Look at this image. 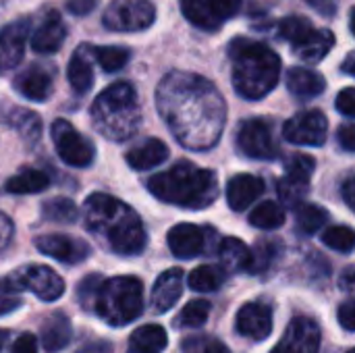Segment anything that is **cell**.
Instances as JSON below:
<instances>
[{
  "label": "cell",
  "mask_w": 355,
  "mask_h": 353,
  "mask_svg": "<svg viewBox=\"0 0 355 353\" xmlns=\"http://www.w3.org/2000/svg\"><path fill=\"white\" fill-rule=\"evenodd\" d=\"M52 85H54L52 73L46 67H37V64H31L29 69H25L15 77V89L23 98L33 102H44L46 98H50Z\"/></svg>",
  "instance_id": "cell-19"
},
{
  "label": "cell",
  "mask_w": 355,
  "mask_h": 353,
  "mask_svg": "<svg viewBox=\"0 0 355 353\" xmlns=\"http://www.w3.org/2000/svg\"><path fill=\"white\" fill-rule=\"evenodd\" d=\"M10 283L17 289H27L42 302H56L64 293V281L50 266L29 264L12 273Z\"/></svg>",
  "instance_id": "cell-9"
},
{
  "label": "cell",
  "mask_w": 355,
  "mask_h": 353,
  "mask_svg": "<svg viewBox=\"0 0 355 353\" xmlns=\"http://www.w3.org/2000/svg\"><path fill=\"white\" fill-rule=\"evenodd\" d=\"M156 19L150 0H112L104 12V27L110 31H144Z\"/></svg>",
  "instance_id": "cell-8"
},
{
  "label": "cell",
  "mask_w": 355,
  "mask_h": 353,
  "mask_svg": "<svg viewBox=\"0 0 355 353\" xmlns=\"http://www.w3.org/2000/svg\"><path fill=\"white\" fill-rule=\"evenodd\" d=\"M67 37V27L56 10H48L37 29L31 35V48L37 54H54L60 50Z\"/></svg>",
  "instance_id": "cell-17"
},
{
  "label": "cell",
  "mask_w": 355,
  "mask_h": 353,
  "mask_svg": "<svg viewBox=\"0 0 355 353\" xmlns=\"http://www.w3.org/2000/svg\"><path fill=\"white\" fill-rule=\"evenodd\" d=\"M29 33V21L19 19L0 29V73L21 64L25 54V42Z\"/></svg>",
  "instance_id": "cell-16"
},
{
  "label": "cell",
  "mask_w": 355,
  "mask_h": 353,
  "mask_svg": "<svg viewBox=\"0 0 355 353\" xmlns=\"http://www.w3.org/2000/svg\"><path fill=\"white\" fill-rule=\"evenodd\" d=\"M10 235H12V223L6 214L0 212V250L6 248V243L10 241Z\"/></svg>",
  "instance_id": "cell-51"
},
{
  "label": "cell",
  "mask_w": 355,
  "mask_h": 353,
  "mask_svg": "<svg viewBox=\"0 0 355 353\" xmlns=\"http://www.w3.org/2000/svg\"><path fill=\"white\" fill-rule=\"evenodd\" d=\"M239 150L256 160H272L279 156V148L272 139V129L264 119H248L237 131Z\"/></svg>",
  "instance_id": "cell-11"
},
{
  "label": "cell",
  "mask_w": 355,
  "mask_h": 353,
  "mask_svg": "<svg viewBox=\"0 0 355 353\" xmlns=\"http://www.w3.org/2000/svg\"><path fill=\"white\" fill-rule=\"evenodd\" d=\"M204 246H206V235L198 225L181 223L168 231V248L181 260L200 256L204 252Z\"/></svg>",
  "instance_id": "cell-18"
},
{
  "label": "cell",
  "mask_w": 355,
  "mask_h": 353,
  "mask_svg": "<svg viewBox=\"0 0 355 353\" xmlns=\"http://www.w3.org/2000/svg\"><path fill=\"white\" fill-rule=\"evenodd\" d=\"M233 60V85L245 100H260L268 96L281 77V58L262 42L237 37L229 46Z\"/></svg>",
  "instance_id": "cell-3"
},
{
  "label": "cell",
  "mask_w": 355,
  "mask_h": 353,
  "mask_svg": "<svg viewBox=\"0 0 355 353\" xmlns=\"http://www.w3.org/2000/svg\"><path fill=\"white\" fill-rule=\"evenodd\" d=\"M83 218L87 231L114 254L137 256L148 243L146 229L135 210L112 196L92 193L83 204Z\"/></svg>",
  "instance_id": "cell-2"
},
{
  "label": "cell",
  "mask_w": 355,
  "mask_h": 353,
  "mask_svg": "<svg viewBox=\"0 0 355 353\" xmlns=\"http://www.w3.org/2000/svg\"><path fill=\"white\" fill-rule=\"evenodd\" d=\"M183 270L181 268H171V270H164L156 283H154V289H152V308L154 312L158 314H164L168 312L181 298L183 293Z\"/></svg>",
  "instance_id": "cell-20"
},
{
  "label": "cell",
  "mask_w": 355,
  "mask_h": 353,
  "mask_svg": "<svg viewBox=\"0 0 355 353\" xmlns=\"http://www.w3.org/2000/svg\"><path fill=\"white\" fill-rule=\"evenodd\" d=\"M69 83L71 87L83 96L85 92H89L92 83H94V64H92V52L89 46H79L75 50V54L69 60Z\"/></svg>",
  "instance_id": "cell-24"
},
{
  "label": "cell",
  "mask_w": 355,
  "mask_h": 353,
  "mask_svg": "<svg viewBox=\"0 0 355 353\" xmlns=\"http://www.w3.org/2000/svg\"><path fill=\"white\" fill-rule=\"evenodd\" d=\"M79 353H110V345L106 343H96V345H87Z\"/></svg>",
  "instance_id": "cell-54"
},
{
  "label": "cell",
  "mask_w": 355,
  "mask_h": 353,
  "mask_svg": "<svg viewBox=\"0 0 355 353\" xmlns=\"http://www.w3.org/2000/svg\"><path fill=\"white\" fill-rule=\"evenodd\" d=\"M218 258H220V268L229 273L237 270H248L250 264V250L241 239L235 237H225L218 246Z\"/></svg>",
  "instance_id": "cell-28"
},
{
  "label": "cell",
  "mask_w": 355,
  "mask_h": 353,
  "mask_svg": "<svg viewBox=\"0 0 355 353\" xmlns=\"http://www.w3.org/2000/svg\"><path fill=\"white\" fill-rule=\"evenodd\" d=\"M10 353H37V339L31 333H23L15 343Z\"/></svg>",
  "instance_id": "cell-47"
},
{
  "label": "cell",
  "mask_w": 355,
  "mask_h": 353,
  "mask_svg": "<svg viewBox=\"0 0 355 353\" xmlns=\"http://www.w3.org/2000/svg\"><path fill=\"white\" fill-rule=\"evenodd\" d=\"M6 337H8V333H4V331H0V350H2V343L6 341Z\"/></svg>",
  "instance_id": "cell-56"
},
{
  "label": "cell",
  "mask_w": 355,
  "mask_h": 353,
  "mask_svg": "<svg viewBox=\"0 0 355 353\" xmlns=\"http://www.w3.org/2000/svg\"><path fill=\"white\" fill-rule=\"evenodd\" d=\"M316 169V162L312 156L306 154H297L287 162V173L285 177L279 181L277 191L279 198L285 206L295 208L300 206V202L308 196L310 191V177Z\"/></svg>",
  "instance_id": "cell-10"
},
{
  "label": "cell",
  "mask_w": 355,
  "mask_h": 353,
  "mask_svg": "<svg viewBox=\"0 0 355 353\" xmlns=\"http://www.w3.org/2000/svg\"><path fill=\"white\" fill-rule=\"evenodd\" d=\"M354 62H355V52H349V54L345 56V62H343V67H341V69H343L347 75H354L355 73Z\"/></svg>",
  "instance_id": "cell-55"
},
{
  "label": "cell",
  "mask_w": 355,
  "mask_h": 353,
  "mask_svg": "<svg viewBox=\"0 0 355 353\" xmlns=\"http://www.w3.org/2000/svg\"><path fill=\"white\" fill-rule=\"evenodd\" d=\"M283 223H285V210L277 202H262L250 214V225H254L256 229H262V231L279 229V227H283Z\"/></svg>",
  "instance_id": "cell-32"
},
{
  "label": "cell",
  "mask_w": 355,
  "mask_h": 353,
  "mask_svg": "<svg viewBox=\"0 0 355 353\" xmlns=\"http://www.w3.org/2000/svg\"><path fill=\"white\" fill-rule=\"evenodd\" d=\"M320 327L308 316H297L289 322L285 335L270 353H318Z\"/></svg>",
  "instance_id": "cell-13"
},
{
  "label": "cell",
  "mask_w": 355,
  "mask_h": 353,
  "mask_svg": "<svg viewBox=\"0 0 355 353\" xmlns=\"http://www.w3.org/2000/svg\"><path fill=\"white\" fill-rule=\"evenodd\" d=\"M129 353H148V352H137V350H131Z\"/></svg>",
  "instance_id": "cell-57"
},
{
  "label": "cell",
  "mask_w": 355,
  "mask_h": 353,
  "mask_svg": "<svg viewBox=\"0 0 355 353\" xmlns=\"http://www.w3.org/2000/svg\"><path fill=\"white\" fill-rule=\"evenodd\" d=\"M168 158V148L164 141L160 139H146L141 141L139 146L131 148L125 156L127 164L133 169V171H150V169H156L160 166L164 160Z\"/></svg>",
  "instance_id": "cell-22"
},
{
  "label": "cell",
  "mask_w": 355,
  "mask_h": 353,
  "mask_svg": "<svg viewBox=\"0 0 355 353\" xmlns=\"http://www.w3.org/2000/svg\"><path fill=\"white\" fill-rule=\"evenodd\" d=\"M355 179L354 177H349L345 183H343V200H345V204L354 210L355 206Z\"/></svg>",
  "instance_id": "cell-52"
},
{
  "label": "cell",
  "mask_w": 355,
  "mask_h": 353,
  "mask_svg": "<svg viewBox=\"0 0 355 353\" xmlns=\"http://www.w3.org/2000/svg\"><path fill=\"white\" fill-rule=\"evenodd\" d=\"M237 333L252 341H264L272 333V308L262 302H250L237 312Z\"/></svg>",
  "instance_id": "cell-14"
},
{
  "label": "cell",
  "mask_w": 355,
  "mask_h": 353,
  "mask_svg": "<svg viewBox=\"0 0 355 353\" xmlns=\"http://www.w3.org/2000/svg\"><path fill=\"white\" fill-rule=\"evenodd\" d=\"M341 285L347 293H354V266H347L341 279Z\"/></svg>",
  "instance_id": "cell-53"
},
{
  "label": "cell",
  "mask_w": 355,
  "mask_h": 353,
  "mask_svg": "<svg viewBox=\"0 0 355 353\" xmlns=\"http://www.w3.org/2000/svg\"><path fill=\"white\" fill-rule=\"evenodd\" d=\"M225 281V270L220 266H212V264H204L198 266L196 270L189 273L187 277V285L189 289L198 291V293H210L216 291Z\"/></svg>",
  "instance_id": "cell-31"
},
{
  "label": "cell",
  "mask_w": 355,
  "mask_h": 353,
  "mask_svg": "<svg viewBox=\"0 0 355 353\" xmlns=\"http://www.w3.org/2000/svg\"><path fill=\"white\" fill-rule=\"evenodd\" d=\"M129 343H131V350L158 353L166 347L168 337H166V331L160 325H144V327H139V329H135L131 333Z\"/></svg>",
  "instance_id": "cell-29"
},
{
  "label": "cell",
  "mask_w": 355,
  "mask_h": 353,
  "mask_svg": "<svg viewBox=\"0 0 355 353\" xmlns=\"http://www.w3.org/2000/svg\"><path fill=\"white\" fill-rule=\"evenodd\" d=\"M10 125L29 141H35L42 133V121L35 112L31 110H23V108H17L12 114H10Z\"/></svg>",
  "instance_id": "cell-37"
},
{
  "label": "cell",
  "mask_w": 355,
  "mask_h": 353,
  "mask_svg": "<svg viewBox=\"0 0 355 353\" xmlns=\"http://www.w3.org/2000/svg\"><path fill=\"white\" fill-rule=\"evenodd\" d=\"M335 46V35L331 29H312L300 44H295V54L304 58L306 62H318L322 60L331 48Z\"/></svg>",
  "instance_id": "cell-26"
},
{
  "label": "cell",
  "mask_w": 355,
  "mask_h": 353,
  "mask_svg": "<svg viewBox=\"0 0 355 353\" xmlns=\"http://www.w3.org/2000/svg\"><path fill=\"white\" fill-rule=\"evenodd\" d=\"M102 283V277L100 275H89L85 277L81 283H79V289H77V295H79V302L83 308H89L94 304V298H96V291Z\"/></svg>",
  "instance_id": "cell-43"
},
{
  "label": "cell",
  "mask_w": 355,
  "mask_h": 353,
  "mask_svg": "<svg viewBox=\"0 0 355 353\" xmlns=\"http://www.w3.org/2000/svg\"><path fill=\"white\" fill-rule=\"evenodd\" d=\"M183 353H231L229 347L216 337H191L183 341Z\"/></svg>",
  "instance_id": "cell-41"
},
{
  "label": "cell",
  "mask_w": 355,
  "mask_h": 353,
  "mask_svg": "<svg viewBox=\"0 0 355 353\" xmlns=\"http://www.w3.org/2000/svg\"><path fill=\"white\" fill-rule=\"evenodd\" d=\"M92 58L106 71V73H114L121 71L127 62H129V50L123 46H89Z\"/></svg>",
  "instance_id": "cell-33"
},
{
  "label": "cell",
  "mask_w": 355,
  "mask_h": 353,
  "mask_svg": "<svg viewBox=\"0 0 355 353\" xmlns=\"http://www.w3.org/2000/svg\"><path fill=\"white\" fill-rule=\"evenodd\" d=\"M208 2H210L212 10L216 12V17H218L220 21H225V19L237 15V10H239V6H241V0H208Z\"/></svg>",
  "instance_id": "cell-45"
},
{
  "label": "cell",
  "mask_w": 355,
  "mask_h": 353,
  "mask_svg": "<svg viewBox=\"0 0 355 353\" xmlns=\"http://www.w3.org/2000/svg\"><path fill=\"white\" fill-rule=\"evenodd\" d=\"M347 353H354V350H349V352H347Z\"/></svg>",
  "instance_id": "cell-58"
},
{
  "label": "cell",
  "mask_w": 355,
  "mask_h": 353,
  "mask_svg": "<svg viewBox=\"0 0 355 353\" xmlns=\"http://www.w3.org/2000/svg\"><path fill=\"white\" fill-rule=\"evenodd\" d=\"M92 121L94 127L112 141L131 137L141 123L135 87L129 81H116L106 87L92 106Z\"/></svg>",
  "instance_id": "cell-5"
},
{
  "label": "cell",
  "mask_w": 355,
  "mask_h": 353,
  "mask_svg": "<svg viewBox=\"0 0 355 353\" xmlns=\"http://www.w3.org/2000/svg\"><path fill=\"white\" fill-rule=\"evenodd\" d=\"M98 2L100 0H67V8L75 17H85V15H89L98 6Z\"/></svg>",
  "instance_id": "cell-48"
},
{
  "label": "cell",
  "mask_w": 355,
  "mask_h": 353,
  "mask_svg": "<svg viewBox=\"0 0 355 353\" xmlns=\"http://www.w3.org/2000/svg\"><path fill=\"white\" fill-rule=\"evenodd\" d=\"M42 214L46 221L50 223H62V225H71L77 221L79 210L73 204V200L69 198H52L42 206Z\"/></svg>",
  "instance_id": "cell-36"
},
{
  "label": "cell",
  "mask_w": 355,
  "mask_h": 353,
  "mask_svg": "<svg viewBox=\"0 0 355 353\" xmlns=\"http://www.w3.org/2000/svg\"><path fill=\"white\" fill-rule=\"evenodd\" d=\"M277 250H279V243L277 241H260L254 252H250V264H248V270L250 273H262L266 270L275 256H277Z\"/></svg>",
  "instance_id": "cell-40"
},
{
  "label": "cell",
  "mask_w": 355,
  "mask_h": 353,
  "mask_svg": "<svg viewBox=\"0 0 355 353\" xmlns=\"http://www.w3.org/2000/svg\"><path fill=\"white\" fill-rule=\"evenodd\" d=\"M35 248L64 264H79L89 256V246L83 239L69 237V235H42L35 239Z\"/></svg>",
  "instance_id": "cell-15"
},
{
  "label": "cell",
  "mask_w": 355,
  "mask_h": 353,
  "mask_svg": "<svg viewBox=\"0 0 355 353\" xmlns=\"http://www.w3.org/2000/svg\"><path fill=\"white\" fill-rule=\"evenodd\" d=\"M92 308L110 327L119 329L137 320L144 312V285L135 277L102 281Z\"/></svg>",
  "instance_id": "cell-6"
},
{
  "label": "cell",
  "mask_w": 355,
  "mask_h": 353,
  "mask_svg": "<svg viewBox=\"0 0 355 353\" xmlns=\"http://www.w3.org/2000/svg\"><path fill=\"white\" fill-rule=\"evenodd\" d=\"M158 112L189 150L212 148L225 127L227 104L212 81L183 71L168 73L156 89Z\"/></svg>",
  "instance_id": "cell-1"
},
{
  "label": "cell",
  "mask_w": 355,
  "mask_h": 353,
  "mask_svg": "<svg viewBox=\"0 0 355 353\" xmlns=\"http://www.w3.org/2000/svg\"><path fill=\"white\" fill-rule=\"evenodd\" d=\"M50 185V179L44 171L37 169H25L21 173H17L15 177H10L6 181V191L8 193H17V196H25V193H40Z\"/></svg>",
  "instance_id": "cell-30"
},
{
  "label": "cell",
  "mask_w": 355,
  "mask_h": 353,
  "mask_svg": "<svg viewBox=\"0 0 355 353\" xmlns=\"http://www.w3.org/2000/svg\"><path fill=\"white\" fill-rule=\"evenodd\" d=\"M181 2V12L183 17L198 29L204 31H216L220 27V19L212 10L208 0H179Z\"/></svg>",
  "instance_id": "cell-27"
},
{
  "label": "cell",
  "mask_w": 355,
  "mask_h": 353,
  "mask_svg": "<svg viewBox=\"0 0 355 353\" xmlns=\"http://www.w3.org/2000/svg\"><path fill=\"white\" fill-rule=\"evenodd\" d=\"M339 144L345 152H355V129L352 123L339 129Z\"/></svg>",
  "instance_id": "cell-50"
},
{
  "label": "cell",
  "mask_w": 355,
  "mask_h": 353,
  "mask_svg": "<svg viewBox=\"0 0 355 353\" xmlns=\"http://www.w3.org/2000/svg\"><path fill=\"white\" fill-rule=\"evenodd\" d=\"M71 339H73V329H71V322H69V318L64 314L56 312V314H52L50 318L44 320L40 341H42L46 352H60L71 343Z\"/></svg>",
  "instance_id": "cell-23"
},
{
  "label": "cell",
  "mask_w": 355,
  "mask_h": 353,
  "mask_svg": "<svg viewBox=\"0 0 355 353\" xmlns=\"http://www.w3.org/2000/svg\"><path fill=\"white\" fill-rule=\"evenodd\" d=\"M148 189L158 200L189 210L212 206L220 191L216 173L200 169L187 160H181L173 169L154 175L148 181Z\"/></svg>",
  "instance_id": "cell-4"
},
{
  "label": "cell",
  "mask_w": 355,
  "mask_h": 353,
  "mask_svg": "<svg viewBox=\"0 0 355 353\" xmlns=\"http://www.w3.org/2000/svg\"><path fill=\"white\" fill-rule=\"evenodd\" d=\"M329 221V212L316 204H304L297 208V214H295V227H297V233L302 235H314L318 233Z\"/></svg>",
  "instance_id": "cell-34"
},
{
  "label": "cell",
  "mask_w": 355,
  "mask_h": 353,
  "mask_svg": "<svg viewBox=\"0 0 355 353\" xmlns=\"http://www.w3.org/2000/svg\"><path fill=\"white\" fill-rule=\"evenodd\" d=\"M212 304L206 300H193L189 302L179 316L175 318V327L177 329H200L202 325H206L208 316H210Z\"/></svg>",
  "instance_id": "cell-35"
},
{
  "label": "cell",
  "mask_w": 355,
  "mask_h": 353,
  "mask_svg": "<svg viewBox=\"0 0 355 353\" xmlns=\"http://www.w3.org/2000/svg\"><path fill=\"white\" fill-rule=\"evenodd\" d=\"M287 87L297 98H316L324 92L327 81L320 73L306 69V67H293L287 73Z\"/></svg>",
  "instance_id": "cell-25"
},
{
  "label": "cell",
  "mask_w": 355,
  "mask_h": 353,
  "mask_svg": "<svg viewBox=\"0 0 355 353\" xmlns=\"http://www.w3.org/2000/svg\"><path fill=\"white\" fill-rule=\"evenodd\" d=\"M322 243L329 246V248L335 250V252L349 254L355 246V235L354 231H352V227H345V225L329 227V229L322 233Z\"/></svg>",
  "instance_id": "cell-38"
},
{
  "label": "cell",
  "mask_w": 355,
  "mask_h": 353,
  "mask_svg": "<svg viewBox=\"0 0 355 353\" xmlns=\"http://www.w3.org/2000/svg\"><path fill=\"white\" fill-rule=\"evenodd\" d=\"M312 29H314V25H312L308 19L300 17V15L285 17V19L281 21V25H279V33H281V37H283V40H287L291 46L300 44V42H302V40H304Z\"/></svg>",
  "instance_id": "cell-39"
},
{
  "label": "cell",
  "mask_w": 355,
  "mask_h": 353,
  "mask_svg": "<svg viewBox=\"0 0 355 353\" xmlns=\"http://www.w3.org/2000/svg\"><path fill=\"white\" fill-rule=\"evenodd\" d=\"M21 306L19 289L10 283V279H0V316L15 312Z\"/></svg>",
  "instance_id": "cell-42"
},
{
  "label": "cell",
  "mask_w": 355,
  "mask_h": 353,
  "mask_svg": "<svg viewBox=\"0 0 355 353\" xmlns=\"http://www.w3.org/2000/svg\"><path fill=\"white\" fill-rule=\"evenodd\" d=\"M306 2L322 17H335L337 15L339 0H306Z\"/></svg>",
  "instance_id": "cell-49"
},
{
  "label": "cell",
  "mask_w": 355,
  "mask_h": 353,
  "mask_svg": "<svg viewBox=\"0 0 355 353\" xmlns=\"http://www.w3.org/2000/svg\"><path fill=\"white\" fill-rule=\"evenodd\" d=\"M327 131L329 121L320 110H304L283 127L285 139L295 146H322L327 141Z\"/></svg>",
  "instance_id": "cell-12"
},
{
  "label": "cell",
  "mask_w": 355,
  "mask_h": 353,
  "mask_svg": "<svg viewBox=\"0 0 355 353\" xmlns=\"http://www.w3.org/2000/svg\"><path fill=\"white\" fill-rule=\"evenodd\" d=\"M52 141L64 164L73 169H85L94 162L96 156L94 144L87 137H83L69 121L56 119L52 123Z\"/></svg>",
  "instance_id": "cell-7"
},
{
  "label": "cell",
  "mask_w": 355,
  "mask_h": 353,
  "mask_svg": "<svg viewBox=\"0 0 355 353\" xmlns=\"http://www.w3.org/2000/svg\"><path fill=\"white\" fill-rule=\"evenodd\" d=\"M264 191V181L260 177L241 173L233 177L227 185V202L235 212L250 208Z\"/></svg>",
  "instance_id": "cell-21"
},
{
  "label": "cell",
  "mask_w": 355,
  "mask_h": 353,
  "mask_svg": "<svg viewBox=\"0 0 355 353\" xmlns=\"http://www.w3.org/2000/svg\"><path fill=\"white\" fill-rule=\"evenodd\" d=\"M337 110L347 119H355V87H345L337 96Z\"/></svg>",
  "instance_id": "cell-44"
},
{
  "label": "cell",
  "mask_w": 355,
  "mask_h": 353,
  "mask_svg": "<svg viewBox=\"0 0 355 353\" xmlns=\"http://www.w3.org/2000/svg\"><path fill=\"white\" fill-rule=\"evenodd\" d=\"M339 322L345 331H355V306L354 300H347L339 306Z\"/></svg>",
  "instance_id": "cell-46"
}]
</instances>
